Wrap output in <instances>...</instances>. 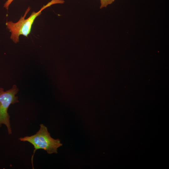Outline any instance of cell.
Instances as JSON below:
<instances>
[{"mask_svg": "<svg viewBox=\"0 0 169 169\" xmlns=\"http://www.w3.org/2000/svg\"><path fill=\"white\" fill-rule=\"evenodd\" d=\"M63 0H52L46 5H44L37 12L33 11L29 17L25 19L26 16L30 10L28 7L23 16H21L16 23L7 21L6 25L7 28L11 33L10 39L15 44L19 42V37L21 35L28 37L31 30L32 25L37 17L41 14L43 10L52 5L57 3H63Z\"/></svg>", "mask_w": 169, "mask_h": 169, "instance_id": "obj_1", "label": "cell"}, {"mask_svg": "<svg viewBox=\"0 0 169 169\" xmlns=\"http://www.w3.org/2000/svg\"><path fill=\"white\" fill-rule=\"evenodd\" d=\"M40 128L35 134L30 136L20 137L21 141H27L33 146L34 149L31 157L33 168V159L35 151L38 149H43L48 154L57 153L58 149L62 146L59 139H55L52 138L48 132L47 127L43 124L40 125Z\"/></svg>", "mask_w": 169, "mask_h": 169, "instance_id": "obj_2", "label": "cell"}, {"mask_svg": "<svg viewBox=\"0 0 169 169\" xmlns=\"http://www.w3.org/2000/svg\"><path fill=\"white\" fill-rule=\"evenodd\" d=\"M18 91V89L15 84L6 91L0 87V128L3 125H5L9 134H12V130L8 110L11 105L19 102L18 97L16 96Z\"/></svg>", "mask_w": 169, "mask_h": 169, "instance_id": "obj_3", "label": "cell"}, {"mask_svg": "<svg viewBox=\"0 0 169 169\" xmlns=\"http://www.w3.org/2000/svg\"><path fill=\"white\" fill-rule=\"evenodd\" d=\"M100 8L106 7L112 3L115 0H100Z\"/></svg>", "mask_w": 169, "mask_h": 169, "instance_id": "obj_4", "label": "cell"}, {"mask_svg": "<svg viewBox=\"0 0 169 169\" xmlns=\"http://www.w3.org/2000/svg\"><path fill=\"white\" fill-rule=\"evenodd\" d=\"M14 0H7L4 3L3 7L5 8L8 11L10 5Z\"/></svg>", "mask_w": 169, "mask_h": 169, "instance_id": "obj_5", "label": "cell"}]
</instances>
